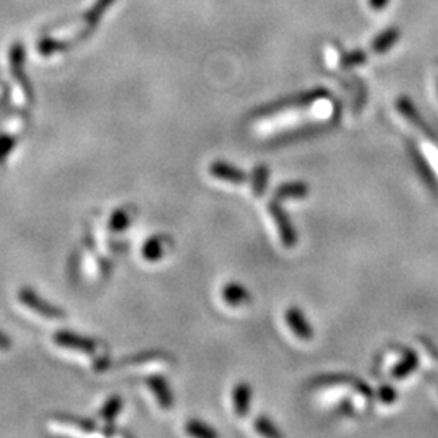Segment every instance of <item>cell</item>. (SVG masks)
<instances>
[{
    "mask_svg": "<svg viewBox=\"0 0 438 438\" xmlns=\"http://www.w3.org/2000/svg\"><path fill=\"white\" fill-rule=\"evenodd\" d=\"M54 343L60 347L65 349H72V351H78L86 354V356H93L97 359L96 363V370H104L107 367V357L101 356L99 354V343L95 341V339H88L83 336H78L75 333H68V332H59L54 334Z\"/></svg>",
    "mask_w": 438,
    "mask_h": 438,
    "instance_id": "6da1fadb",
    "label": "cell"
},
{
    "mask_svg": "<svg viewBox=\"0 0 438 438\" xmlns=\"http://www.w3.org/2000/svg\"><path fill=\"white\" fill-rule=\"evenodd\" d=\"M18 301H20L25 307H28V309L35 312V314L46 316V318L57 320V318H64L65 316V314L59 309V307L49 304L48 301L41 299L38 292L32 291L31 287H23L21 291L18 292Z\"/></svg>",
    "mask_w": 438,
    "mask_h": 438,
    "instance_id": "7a4b0ae2",
    "label": "cell"
},
{
    "mask_svg": "<svg viewBox=\"0 0 438 438\" xmlns=\"http://www.w3.org/2000/svg\"><path fill=\"white\" fill-rule=\"evenodd\" d=\"M25 60H26V55H25V48H23V44H18V43L13 44L10 49L12 75L18 82V85H20L23 93H25L26 99L31 102L32 90H31L30 82H28V78L25 75Z\"/></svg>",
    "mask_w": 438,
    "mask_h": 438,
    "instance_id": "3957f363",
    "label": "cell"
},
{
    "mask_svg": "<svg viewBox=\"0 0 438 438\" xmlns=\"http://www.w3.org/2000/svg\"><path fill=\"white\" fill-rule=\"evenodd\" d=\"M401 39V30L398 26H390L386 30L380 31L372 41V53L374 54H386L393 48L394 44H398Z\"/></svg>",
    "mask_w": 438,
    "mask_h": 438,
    "instance_id": "277c9868",
    "label": "cell"
},
{
    "mask_svg": "<svg viewBox=\"0 0 438 438\" xmlns=\"http://www.w3.org/2000/svg\"><path fill=\"white\" fill-rule=\"evenodd\" d=\"M115 3V0H96L93 3V7L85 13L83 17V28H86L88 31L93 32L99 26L101 18L104 17V13L107 12V8H111Z\"/></svg>",
    "mask_w": 438,
    "mask_h": 438,
    "instance_id": "5b68a950",
    "label": "cell"
},
{
    "mask_svg": "<svg viewBox=\"0 0 438 438\" xmlns=\"http://www.w3.org/2000/svg\"><path fill=\"white\" fill-rule=\"evenodd\" d=\"M209 172H211L214 177H218L219 180L229 182V184H234V185L244 184V182H245V174H244V172L237 171L236 167H232L229 164H222V162H216V164H211V167H209Z\"/></svg>",
    "mask_w": 438,
    "mask_h": 438,
    "instance_id": "8992f818",
    "label": "cell"
},
{
    "mask_svg": "<svg viewBox=\"0 0 438 438\" xmlns=\"http://www.w3.org/2000/svg\"><path fill=\"white\" fill-rule=\"evenodd\" d=\"M286 320H287V325L291 326V330L296 333L297 338L305 339V341H309V339H312L310 326L307 325V321L304 320V316L301 315L299 310H297V309L289 310L287 314H286Z\"/></svg>",
    "mask_w": 438,
    "mask_h": 438,
    "instance_id": "52a82bcc",
    "label": "cell"
},
{
    "mask_svg": "<svg viewBox=\"0 0 438 438\" xmlns=\"http://www.w3.org/2000/svg\"><path fill=\"white\" fill-rule=\"evenodd\" d=\"M222 299H225L226 304L237 307V305H244L247 304V302H250V296L242 286H237V284H227V286L222 289Z\"/></svg>",
    "mask_w": 438,
    "mask_h": 438,
    "instance_id": "ba28073f",
    "label": "cell"
},
{
    "mask_svg": "<svg viewBox=\"0 0 438 438\" xmlns=\"http://www.w3.org/2000/svg\"><path fill=\"white\" fill-rule=\"evenodd\" d=\"M70 46H72L70 41H62V39L50 38V36H44V38L39 41L38 49H39V54L53 55L55 53H64V50H67Z\"/></svg>",
    "mask_w": 438,
    "mask_h": 438,
    "instance_id": "9c48e42d",
    "label": "cell"
},
{
    "mask_svg": "<svg viewBox=\"0 0 438 438\" xmlns=\"http://www.w3.org/2000/svg\"><path fill=\"white\" fill-rule=\"evenodd\" d=\"M164 255V244H162V237H155V239L148 240L143 247V258L148 262H156L162 258Z\"/></svg>",
    "mask_w": 438,
    "mask_h": 438,
    "instance_id": "30bf717a",
    "label": "cell"
},
{
    "mask_svg": "<svg viewBox=\"0 0 438 438\" xmlns=\"http://www.w3.org/2000/svg\"><path fill=\"white\" fill-rule=\"evenodd\" d=\"M367 62V54L361 49H354L349 50V53H341L339 55V64L344 68H352L359 67V65H363Z\"/></svg>",
    "mask_w": 438,
    "mask_h": 438,
    "instance_id": "8fae6325",
    "label": "cell"
},
{
    "mask_svg": "<svg viewBox=\"0 0 438 438\" xmlns=\"http://www.w3.org/2000/svg\"><path fill=\"white\" fill-rule=\"evenodd\" d=\"M148 385L151 386V391L155 393L158 403H160L162 408H169L172 404V398H171L169 390H167V386L164 383V380H156V379L150 380L148 381Z\"/></svg>",
    "mask_w": 438,
    "mask_h": 438,
    "instance_id": "7c38bea8",
    "label": "cell"
},
{
    "mask_svg": "<svg viewBox=\"0 0 438 438\" xmlns=\"http://www.w3.org/2000/svg\"><path fill=\"white\" fill-rule=\"evenodd\" d=\"M249 399H250V388L245 383L237 385V388L234 391V408L237 416H244L247 411V406H249Z\"/></svg>",
    "mask_w": 438,
    "mask_h": 438,
    "instance_id": "4fadbf2b",
    "label": "cell"
},
{
    "mask_svg": "<svg viewBox=\"0 0 438 438\" xmlns=\"http://www.w3.org/2000/svg\"><path fill=\"white\" fill-rule=\"evenodd\" d=\"M120 408H122V401L120 398H111L107 403L102 406V409L99 411V417L104 419L107 422H113L115 416H117Z\"/></svg>",
    "mask_w": 438,
    "mask_h": 438,
    "instance_id": "5bb4252c",
    "label": "cell"
},
{
    "mask_svg": "<svg viewBox=\"0 0 438 438\" xmlns=\"http://www.w3.org/2000/svg\"><path fill=\"white\" fill-rule=\"evenodd\" d=\"M307 195V187L302 184H287L278 189V198H301Z\"/></svg>",
    "mask_w": 438,
    "mask_h": 438,
    "instance_id": "9a60e30c",
    "label": "cell"
},
{
    "mask_svg": "<svg viewBox=\"0 0 438 438\" xmlns=\"http://www.w3.org/2000/svg\"><path fill=\"white\" fill-rule=\"evenodd\" d=\"M416 367H417V357L414 356V354H408L406 359H404V361L401 362L399 365L394 367L393 377L394 379H403V377L411 374V372L416 369Z\"/></svg>",
    "mask_w": 438,
    "mask_h": 438,
    "instance_id": "2e32d148",
    "label": "cell"
},
{
    "mask_svg": "<svg viewBox=\"0 0 438 438\" xmlns=\"http://www.w3.org/2000/svg\"><path fill=\"white\" fill-rule=\"evenodd\" d=\"M130 221H132V216H130L128 209L122 208V209H117V211L113 214L109 226H111V229H113V231L119 232V231H124L125 227L130 225Z\"/></svg>",
    "mask_w": 438,
    "mask_h": 438,
    "instance_id": "e0dca14e",
    "label": "cell"
},
{
    "mask_svg": "<svg viewBox=\"0 0 438 438\" xmlns=\"http://www.w3.org/2000/svg\"><path fill=\"white\" fill-rule=\"evenodd\" d=\"M18 140L13 135L2 133L0 135V166L7 161V158L10 156L13 148H15Z\"/></svg>",
    "mask_w": 438,
    "mask_h": 438,
    "instance_id": "ac0fdd59",
    "label": "cell"
},
{
    "mask_svg": "<svg viewBox=\"0 0 438 438\" xmlns=\"http://www.w3.org/2000/svg\"><path fill=\"white\" fill-rule=\"evenodd\" d=\"M187 432L190 433V435H195V437H213L216 435L213 430H209V428H207L203 426V423H198V422H190L187 423Z\"/></svg>",
    "mask_w": 438,
    "mask_h": 438,
    "instance_id": "d6986e66",
    "label": "cell"
},
{
    "mask_svg": "<svg viewBox=\"0 0 438 438\" xmlns=\"http://www.w3.org/2000/svg\"><path fill=\"white\" fill-rule=\"evenodd\" d=\"M267 179H268V171L265 169V167H260V169H257V172H255V179H254L255 193L257 195L262 193L265 185H267Z\"/></svg>",
    "mask_w": 438,
    "mask_h": 438,
    "instance_id": "ffe728a7",
    "label": "cell"
},
{
    "mask_svg": "<svg viewBox=\"0 0 438 438\" xmlns=\"http://www.w3.org/2000/svg\"><path fill=\"white\" fill-rule=\"evenodd\" d=\"M257 428H258V432L263 433V435H278V432L274 430V428L272 427V423H269L268 421H260Z\"/></svg>",
    "mask_w": 438,
    "mask_h": 438,
    "instance_id": "44dd1931",
    "label": "cell"
},
{
    "mask_svg": "<svg viewBox=\"0 0 438 438\" xmlns=\"http://www.w3.org/2000/svg\"><path fill=\"white\" fill-rule=\"evenodd\" d=\"M369 2V7L372 8L374 12H381L385 10L386 7H388L390 0H367Z\"/></svg>",
    "mask_w": 438,
    "mask_h": 438,
    "instance_id": "7402d4cb",
    "label": "cell"
},
{
    "mask_svg": "<svg viewBox=\"0 0 438 438\" xmlns=\"http://www.w3.org/2000/svg\"><path fill=\"white\" fill-rule=\"evenodd\" d=\"M394 391L393 390H390V388H385L383 391H381V401H385V403H391V401L394 399Z\"/></svg>",
    "mask_w": 438,
    "mask_h": 438,
    "instance_id": "603a6c76",
    "label": "cell"
}]
</instances>
